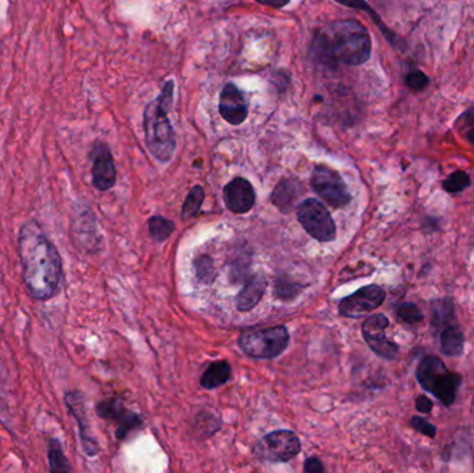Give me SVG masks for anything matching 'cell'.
Masks as SVG:
<instances>
[{
  "label": "cell",
  "mask_w": 474,
  "mask_h": 473,
  "mask_svg": "<svg viewBox=\"0 0 474 473\" xmlns=\"http://www.w3.org/2000/svg\"><path fill=\"white\" fill-rule=\"evenodd\" d=\"M23 280L36 301L53 299L63 280V260L38 220L29 218L19 232Z\"/></svg>",
  "instance_id": "1"
},
{
  "label": "cell",
  "mask_w": 474,
  "mask_h": 473,
  "mask_svg": "<svg viewBox=\"0 0 474 473\" xmlns=\"http://www.w3.org/2000/svg\"><path fill=\"white\" fill-rule=\"evenodd\" d=\"M314 59L330 68L362 66L372 56V38L356 20H339L321 26L312 41Z\"/></svg>",
  "instance_id": "2"
},
{
  "label": "cell",
  "mask_w": 474,
  "mask_h": 473,
  "mask_svg": "<svg viewBox=\"0 0 474 473\" xmlns=\"http://www.w3.org/2000/svg\"><path fill=\"white\" fill-rule=\"evenodd\" d=\"M174 93L175 81L168 79L161 92L148 103L143 113L146 146L160 163L171 161L176 150V133L168 117L174 104Z\"/></svg>",
  "instance_id": "3"
},
{
  "label": "cell",
  "mask_w": 474,
  "mask_h": 473,
  "mask_svg": "<svg viewBox=\"0 0 474 473\" xmlns=\"http://www.w3.org/2000/svg\"><path fill=\"white\" fill-rule=\"evenodd\" d=\"M290 335L286 326L277 325L265 329L247 330L242 333L239 346L251 358L271 360L287 349Z\"/></svg>",
  "instance_id": "4"
},
{
  "label": "cell",
  "mask_w": 474,
  "mask_h": 473,
  "mask_svg": "<svg viewBox=\"0 0 474 473\" xmlns=\"http://www.w3.org/2000/svg\"><path fill=\"white\" fill-rule=\"evenodd\" d=\"M299 224L309 236L319 242L336 239V225L324 203L316 199H306L297 205Z\"/></svg>",
  "instance_id": "5"
},
{
  "label": "cell",
  "mask_w": 474,
  "mask_h": 473,
  "mask_svg": "<svg viewBox=\"0 0 474 473\" xmlns=\"http://www.w3.org/2000/svg\"><path fill=\"white\" fill-rule=\"evenodd\" d=\"M311 186L321 199L334 208H343L351 203V193L341 175L324 164L315 166L311 175Z\"/></svg>",
  "instance_id": "6"
},
{
  "label": "cell",
  "mask_w": 474,
  "mask_h": 473,
  "mask_svg": "<svg viewBox=\"0 0 474 473\" xmlns=\"http://www.w3.org/2000/svg\"><path fill=\"white\" fill-rule=\"evenodd\" d=\"M299 451V439L290 430L272 432L262 437L254 447V454L267 462H287L297 457Z\"/></svg>",
  "instance_id": "7"
},
{
  "label": "cell",
  "mask_w": 474,
  "mask_h": 473,
  "mask_svg": "<svg viewBox=\"0 0 474 473\" xmlns=\"http://www.w3.org/2000/svg\"><path fill=\"white\" fill-rule=\"evenodd\" d=\"M390 321L384 314H373L362 324V336L376 355L393 361L397 358L399 346L386 336Z\"/></svg>",
  "instance_id": "8"
},
{
  "label": "cell",
  "mask_w": 474,
  "mask_h": 473,
  "mask_svg": "<svg viewBox=\"0 0 474 473\" xmlns=\"http://www.w3.org/2000/svg\"><path fill=\"white\" fill-rule=\"evenodd\" d=\"M386 300V290L378 285L361 288L349 297L341 300L339 311L347 318H361L377 310Z\"/></svg>",
  "instance_id": "9"
},
{
  "label": "cell",
  "mask_w": 474,
  "mask_h": 473,
  "mask_svg": "<svg viewBox=\"0 0 474 473\" xmlns=\"http://www.w3.org/2000/svg\"><path fill=\"white\" fill-rule=\"evenodd\" d=\"M96 412L101 419L117 424L115 436L118 440H124L130 432L142 426V418L138 414L126 410L123 400L118 397L101 400L96 405Z\"/></svg>",
  "instance_id": "10"
},
{
  "label": "cell",
  "mask_w": 474,
  "mask_h": 473,
  "mask_svg": "<svg viewBox=\"0 0 474 473\" xmlns=\"http://www.w3.org/2000/svg\"><path fill=\"white\" fill-rule=\"evenodd\" d=\"M92 161V183L100 192L110 190L117 182L113 153L105 142L96 141L89 153Z\"/></svg>",
  "instance_id": "11"
},
{
  "label": "cell",
  "mask_w": 474,
  "mask_h": 473,
  "mask_svg": "<svg viewBox=\"0 0 474 473\" xmlns=\"http://www.w3.org/2000/svg\"><path fill=\"white\" fill-rule=\"evenodd\" d=\"M71 233L75 245L79 249L86 250V253H95L99 248V235L96 228L95 215L91 213L86 205L81 208L76 205L71 215Z\"/></svg>",
  "instance_id": "12"
},
{
  "label": "cell",
  "mask_w": 474,
  "mask_h": 473,
  "mask_svg": "<svg viewBox=\"0 0 474 473\" xmlns=\"http://www.w3.org/2000/svg\"><path fill=\"white\" fill-rule=\"evenodd\" d=\"M66 405L68 407L70 412L73 414L79 426V437H81V444L82 449L85 451L86 455L95 457L99 452V444L96 439L93 437L91 432V424H89V417L86 412V405H85V399L83 395L78 390L67 392L64 396Z\"/></svg>",
  "instance_id": "13"
},
{
  "label": "cell",
  "mask_w": 474,
  "mask_h": 473,
  "mask_svg": "<svg viewBox=\"0 0 474 473\" xmlns=\"http://www.w3.org/2000/svg\"><path fill=\"white\" fill-rule=\"evenodd\" d=\"M220 114L227 124L242 125L249 117V103L243 92L232 82L226 83L220 95Z\"/></svg>",
  "instance_id": "14"
},
{
  "label": "cell",
  "mask_w": 474,
  "mask_h": 473,
  "mask_svg": "<svg viewBox=\"0 0 474 473\" xmlns=\"http://www.w3.org/2000/svg\"><path fill=\"white\" fill-rule=\"evenodd\" d=\"M224 201L229 211L246 214L255 204V190L246 178L237 176L224 188Z\"/></svg>",
  "instance_id": "15"
},
{
  "label": "cell",
  "mask_w": 474,
  "mask_h": 473,
  "mask_svg": "<svg viewBox=\"0 0 474 473\" xmlns=\"http://www.w3.org/2000/svg\"><path fill=\"white\" fill-rule=\"evenodd\" d=\"M302 193L304 189L299 180L296 178H286L276 185L271 199L280 211L290 213L297 205Z\"/></svg>",
  "instance_id": "16"
},
{
  "label": "cell",
  "mask_w": 474,
  "mask_h": 473,
  "mask_svg": "<svg viewBox=\"0 0 474 473\" xmlns=\"http://www.w3.org/2000/svg\"><path fill=\"white\" fill-rule=\"evenodd\" d=\"M462 382H463L462 375L450 372L448 370L436 380L430 393L445 407H450L456 401V396Z\"/></svg>",
  "instance_id": "17"
},
{
  "label": "cell",
  "mask_w": 474,
  "mask_h": 473,
  "mask_svg": "<svg viewBox=\"0 0 474 473\" xmlns=\"http://www.w3.org/2000/svg\"><path fill=\"white\" fill-rule=\"evenodd\" d=\"M267 290V279L262 274L252 275L247 280L246 286L240 290L236 299V305L240 311L252 310L259 300L262 299Z\"/></svg>",
  "instance_id": "18"
},
{
  "label": "cell",
  "mask_w": 474,
  "mask_h": 473,
  "mask_svg": "<svg viewBox=\"0 0 474 473\" xmlns=\"http://www.w3.org/2000/svg\"><path fill=\"white\" fill-rule=\"evenodd\" d=\"M445 371H448V368L440 357L426 355L421 360V362L416 368V379H418L419 385L423 387V390L430 393L436 380Z\"/></svg>",
  "instance_id": "19"
},
{
  "label": "cell",
  "mask_w": 474,
  "mask_h": 473,
  "mask_svg": "<svg viewBox=\"0 0 474 473\" xmlns=\"http://www.w3.org/2000/svg\"><path fill=\"white\" fill-rule=\"evenodd\" d=\"M431 326L436 332H441L449 325L458 324L455 315V302L452 297H443L431 301Z\"/></svg>",
  "instance_id": "20"
},
{
  "label": "cell",
  "mask_w": 474,
  "mask_h": 473,
  "mask_svg": "<svg viewBox=\"0 0 474 473\" xmlns=\"http://www.w3.org/2000/svg\"><path fill=\"white\" fill-rule=\"evenodd\" d=\"M440 347L444 355L458 357L465 347V335L459 325H449L440 332Z\"/></svg>",
  "instance_id": "21"
},
{
  "label": "cell",
  "mask_w": 474,
  "mask_h": 473,
  "mask_svg": "<svg viewBox=\"0 0 474 473\" xmlns=\"http://www.w3.org/2000/svg\"><path fill=\"white\" fill-rule=\"evenodd\" d=\"M230 379V365L227 361H218L211 364L201 376V386L207 390L225 385Z\"/></svg>",
  "instance_id": "22"
},
{
  "label": "cell",
  "mask_w": 474,
  "mask_h": 473,
  "mask_svg": "<svg viewBox=\"0 0 474 473\" xmlns=\"http://www.w3.org/2000/svg\"><path fill=\"white\" fill-rule=\"evenodd\" d=\"M334 1H337V3H340V4H343V6H347V7H351V9H358V10H365L371 17H372V20L374 21V24L377 25L378 26V29L381 31V34L384 35V38L390 42V45L391 46H396L397 48V45H398L399 42V38L398 35H396L391 29H388L387 28V25L384 24L383 21H381V19L377 16V13L374 11L373 9L368 4V1L366 0H334Z\"/></svg>",
  "instance_id": "23"
},
{
  "label": "cell",
  "mask_w": 474,
  "mask_h": 473,
  "mask_svg": "<svg viewBox=\"0 0 474 473\" xmlns=\"http://www.w3.org/2000/svg\"><path fill=\"white\" fill-rule=\"evenodd\" d=\"M48 459H49V468L51 472H71L73 467L70 465L63 444L57 437H51L48 446Z\"/></svg>",
  "instance_id": "24"
},
{
  "label": "cell",
  "mask_w": 474,
  "mask_h": 473,
  "mask_svg": "<svg viewBox=\"0 0 474 473\" xmlns=\"http://www.w3.org/2000/svg\"><path fill=\"white\" fill-rule=\"evenodd\" d=\"M470 185H472L470 175L468 174L466 171H462V170L453 171V173L449 174L448 176L443 180V183H441L443 189H444L447 193H450V195L462 193V192L466 190Z\"/></svg>",
  "instance_id": "25"
},
{
  "label": "cell",
  "mask_w": 474,
  "mask_h": 473,
  "mask_svg": "<svg viewBox=\"0 0 474 473\" xmlns=\"http://www.w3.org/2000/svg\"><path fill=\"white\" fill-rule=\"evenodd\" d=\"M396 315L397 320L406 325L421 324L424 320L423 312L421 308L411 301L401 302L396 307Z\"/></svg>",
  "instance_id": "26"
},
{
  "label": "cell",
  "mask_w": 474,
  "mask_h": 473,
  "mask_svg": "<svg viewBox=\"0 0 474 473\" xmlns=\"http://www.w3.org/2000/svg\"><path fill=\"white\" fill-rule=\"evenodd\" d=\"M149 228L150 235H151V238L154 240L164 242V240H167L171 236V233L174 230L175 224L172 221H170V220H167L164 217L155 215V217L150 218Z\"/></svg>",
  "instance_id": "27"
},
{
  "label": "cell",
  "mask_w": 474,
  "mask_h": 473,
  "mask_svg": "<svg viewBox=\"0 0 474 473\" xmlns=\"http://www.w3.org/2000/svg\"><path fill=\"white\" fill-rule=\"evenodd\" d=\"M202 201H204V189L197 185L189 192L187 198L185 200V204L182 208V217L185 220L195 217L199 213Z\"/></svg>",
  "instance_id": "28"
},
{
  "label": "cell",
  "mask_w": 474,
  "mask_h": 473,
  "mask_svg": "<svg viewBox=\"0 0 474 473\" xmlns=\"http://www.w3.org/2000/svg\"><path fill=\"white\" fill-rule=\"evenodd\" d=\"M405 82L415 92L424 91L430 85L428 76L424 74L423 71H419V70L411 71L409 74L405 75Z\"/></svg>",
  "instance_id": "29"
},
{
  "label": "cell",
  "mask_w": 474,
  "mask_h": 473,
  "mask_svg": "<svg viewBox=\"0 0 474 473\" xmlns=\"http://www.w3.org/2000/svg\"><path fill=\"white\" fill-rule=\"evenodd\" d=\"M411 426L416 432L422 433V434L430 437V439H434L437 436V427H436V424H431L430 421H427L426 418L421 417V415H413L411 418Z\"/></svg>",
  "instance_id": "30"
},
{
  "label": "cell",
  "mask_w": 474,
  "mask_h": 473,
  "mask_svg": "<svg viewBox=\"0 0 474 473\" xmlns=\"http://www.w3.org/2000/svg\"><path fill=\"white\" fill-rule=\"evenodd\" d=\"M299 285H294L292 282H284V280H277L276 285V295L280 299H292L299 292Z\"/></svg>",
  "instance_id": "31"
},
{
  "label": "cell",
  "mask_w": 474,
  "mask_h": 473,
  "mask_svg": "<svg viewBox=\"0 0 474 473\" xmlns=\"http://www.w3.org/2000/svg\"><path fill=\"white\" fill-rule=\"evenodd\" d=\"M196 270H197L200 279H202V280H211L212 276H214L212 261L205 255H202V257H200L199 260H196Z\"/></svg>",
  "instance_id": "32"
},
{
  "label": "cell",
  "mask_w": 474,
  "mask_h": 473,
  "mask_svg": "<svg viewBox=\"0 0 474 473\" xmlns=\"http://www.w3.org/2000/svg\"><path fill=\"white\" fill-rule=\"evenodd\" d=\"M304 471H305L306 473L324 472V467L322 465V462H321L318 458L312 457V458H308V459L305 461Z\"/></svg>",
  "instance_id": "33"
},
{
  "label": "cell",
  "mask_w": 474,
  "mask_h": 473,
  "mask_svg": "<svg viewBox=\"0 0 474 473\" xmlns=\"http://www.w3.org/2000/svg\"><path fill=\"white\" fill-rule=\"evenodd\" d=\"M415 405L421 414H430L433 411V401L427 396H418Z\"/></svg>",
  "instance_id": "34"
},
{
  "label": "cell",
  "mask_w": 474,
  "mask_h": 473,
  "mask_svg": "<svg viewBox=\"0 0 474 473\" xmlns=\"http://www.w3.org/2000/svg\"><path fill=\"white\" fill-rule=\"evenodd\" d=\"M458 125H465V126H474V107L466 110L456 121Z\"/></svg>",
  "instance_id": "35"
},
{
  "label": "cell",
  "mask_w": 474,
  "mask_h": 473,
  "mask_svg": "<svg viewBox=\"0 0 474 473\" xmlns=\"http://www.w3.org/2000/svg\"><path fill=\"white\" fill-rule=\"evenodd\" d=\"M255 1L274 7V9H282V7H286L292 0H255Z\"/></svg>",
  "instance_id": "36"
},
{
  "label": "cell",
  "mask_w": 474,
  "mask_h": 473,
  "mask_svg": "<svg viewBox=\"0 0 474 473\" xmlns=\"http://www.w3.org/2000/svg\"><path fill=\"white\" fill-rule=\"evenodd\" d=\"M423 229H430V230H438V229H440L438 218H434V217H426V218L423 220Z\"/></svg>",
  "instance_id": "37"
},
{
  "label": "cell",
  "mask_w": 474,
  "mask_h": 473,
  "mask_svg": "<svg viewBox=\"0 0 474 473\" xmlns=\"http://www.w3.org/2000/svg\"><path fill=\"white\" fill-rule=\"evenodd\" d=\"M465 136H466L468 142L474 146V126H470V129H468V131H466Z\"/></svg>",
  "instance_id": "38"
}]
</instances>
